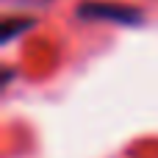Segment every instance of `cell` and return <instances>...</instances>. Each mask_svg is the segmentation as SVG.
<instances>
[{
  "instance_id": "obj_1",
  "label": "cell",
  "mask_w": 158,
  "mask_h": 158,
  "mask_svg": "<svg viewBox=\"0 0 158 158\" xmlns=\"http://www.w3.org/2000/svg\"><path fill=\"white\" fill-rule=\"evenodd\" d=\"M78 17L97 19V22H117V25H128V28H133L144 19V14L139 8L122 6V3H81Z\"/></svg>"
},
{
  "instance_id": "obj_2",
  "label": "cell",
  "mask_w": 158,
  "mask_h": 158,
  "mask_svg": "<svg viewBox=\"0 0 158 158\" xmlns=\"http://www.w3.org/2000/svg\"><path fill=\"white\" fill-rule=\"evenodd\" d=\"M31 25H33V19H22V17H17V19H6V22H3V44H8L17 33L28 31Z\"/></svg>"
}]
</instances>
